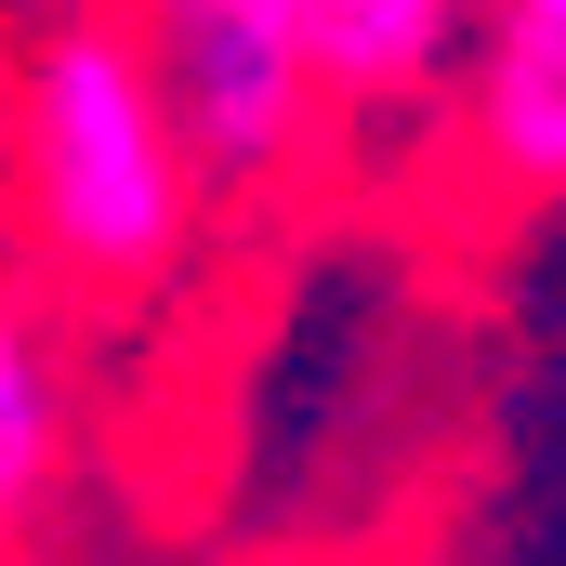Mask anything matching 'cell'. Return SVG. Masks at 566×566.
<instances>
[{
  "mask_svg": "<svg viewBox=\"0 0 566 566\" xmlns=\"http://www.w3.org/2000/svg\"><path fill=\"white\" fill-rule=\"evenodd\" d=\"M13 198H27V238H40L53 277L145 290L185 251L198 158L171 133L158 53L119 40L106 13H66V27L27 40V66H13Z\"/></svg>",
  "mask_w": 566,
  "mask_h": 566,
  "instance_id": "1",
  "label": "cell"
},
{
  "mask_svg": "<svg viewBox=\"0 0 566 566\" xmlns=\"http://www.w3.org/2000/svg\"><path fill=\"white\" fill-rule=\"evenodd\" d=\"M158 93H171V133L198 158V185H264L290 171V145L316 133V53L290 27H238V13H198V27H158Z\"/></svg>",
  "mask_w": 566,
  "mask_h": 566,
  "instance_id": "2",
  "label": "cell"
},
{
  "mask_svg": "<svg viewBox=\"0 0 566 566\" xmlns=\"http://www.w3.org/2000/svg\"><path fill=\"white\" fill-rule=\"evenodd\" d=\"M461 93H474V158L527 198H566V0H488Z\"/></svg>",
  "mask_w": 566,
  "mask_h": 566,
  "instance_id": "3",
  "label": "cell"
},
{
  "mask_svg": "<svg viewBox=\"0 0 566 566\" xmlns=\"http://www.w3.org/2000/svg\"><path fill=\"white\" fill-rule=\"evenodd\" d=\"M474 27H488V0H316L303 53H316L329 93L409 106V93H434L448 66H474Z\"/></svg>",
  "mask_w": 566,
  "mask_h": 566,
  "instance_id": "4",
  "label": "cell"
},
{
  "mask_svg": "<svg viewBox=\"0 0 566 566\" xmlns=\"http://www.w3.org/2000/svg\"><path fill=\"white\" fill-rule=\"evenodd\" d=\"M53 461H66V356H53L40 290L0 264V527H27V514H40Z\"/></svg>",
  "mask_w": 566,
  "mask_h": 566,
  "instance_id": "5",
  "label": "cell"
},
{
  "mask_svg": "<svg viewBox=\"0 0 566 566\" xmlns=\"http://www.w3.org/2000/svg\"><path fill=\"white\" fill-rule=\"evenodd\" d=\"M198 13H238V27H316V0H158V27H198Z\"/></svg>",
  "mask_w": 566,
  "mask_h": 566,
  "instance_id": "6",
  "label": "cell"
}]
</instances>
